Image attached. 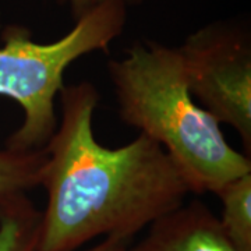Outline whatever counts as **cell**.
Returning a JSON list of instances; mask_svg holds the SVG:
<instances>
[{
  "label": "cell",
  "instance_id": "30bf717a",
  "mask_svg": "<svg viewBox=\"0 0 251 251\" xmlns=\"http://www.w3.org/2000/svg\"><path fill=\"white\" fill-rule=\"evenodd\" d=\"M131 243L125 242V240H119V239H102L98 244L91 246L87 249H81L78 251H128Z\"/></svg>",
  "mask_w": 251,
  "mask_h": 251
},
{
  "label": "cell",
  "instance_id": "8992f818",
  "mask_svg": "<svg viewBox=\"0 0 251 251\" xmlns=\"http://www.w3.org/2000/svg\"><path fill=\"white\" fill-rule=\"evenodd\" d=\"M41 211L21 194L0 205V251H35Z\"/></svg>",
  "mask_w": 251,
  "mask_h": 251
},
{
  "label": "cell",
  "instance_id": "5b68a950",
  "mask_svg": "<svg viewBox=\"0 0 251 251\" xmlns=\"http://www.w3.org/2000/svg\"><path fill=\"white\" fill-rule=\"evenodd\" d=\"M128 251H239L225 233L219 218L193 200L148 226V232Z\"/></svg>",
  "mask_w": 251,
  "mask_h": 251
},
{
  "label": "cell",
  "instance_id": "3957f363",
  "mask_svg": "<svg viewBox=\"0 0 251 251\" xmlns=\"http://www.w3.org/2000/svg\"><path fill=\"white\" fill-rule=\"evenodd\" d=\"M123 0H108L75 18L74 27L57 41L32 39L21 25L4 28L0 46V97L13 99L24 112L6 147L20 151L42 150L53 135L54 102L66 87L64 73L77 59L109 45L123 32L127 10Z\"/></svg>",
  "mask_w": 251,
  "mask_h": 251
},
{
  "label": "cell",
  "instance_id": "277c9868",
  "mask_svg": "<svg viewBox=\"0 0 251 251\" xmlns=\"http://www.w3.org/2000/svg\"><path fill=\"white\" fill-rule=\"evenodd\" d=\"M193 98L219 125L233 127L251 153V44L240 28L211 24L179 46Z\"/></svg>",
  "mask_w": 251,
  "mask_h": 251
},
{
  "label": "cell",
  "instance_id": "6da1fadb",
  "mask_svg": "<svg viewBox=\"0 0 251 251\" xmlns=\"http://www.w3.org/2000/svg\"><path fill=\"white\" fill-rule=\"evenodd\" d=\"M60 122L46 144L35 251H78L98 237L131 243L135 234L184 204L191 194L177 165L156 141L140 134L106 148L94 134L99 102L88 82L59 94Z\"/></svg>",
  "mask_w": 251,
  "mask_h": 251
},
{
  "label": "cell",
  "instance_id": "9c48e42d",
  "mask_svg": "<svg viewBox=\"0 0 251 251\" xmlns=\"http://www.w3.org/2000/svg\"><path fill=\"white\" fill-rule=\"evenodd\" d=\"M60 1L69 4V7L72 9L74 17L78 18L82 14H85L87 11L95 9L97 6L108 1V0H60ZM123 1L127 3V1H133V0H123Z\"/></svg>",
  "mask_w": 251,
  "mask_h": 251
},
{
  "label": "cell",
  "instance_id": "52a82bcc",
  "mask_svg": "<svg viewBox=\"0 0 251 251\" xmlns=\"http://www.w3.org/2000/svg\"><path fill=\"white\" fill-rule=\"evenodd\" d=\"M216 196L226 236L239 251H251V172L226 183Z\"/></svg>",
  "mask_w": 251,
  "mask_h": 251
},
{
  "label": "cell",
  "instance_id": "7a4b0ae2",
  "mask_svg": "<svg viewBox=\"0 0 251 251\" xmlns=\"http://www.w3.org/2000/svg\"><path fill=\"white\" fill-rule=\"evenodd\" d=\"M108 70L122 120L161 145L191 193L216 194L250 173V156L230 147L219 122L193 98L179 48L135 42Z\"/></svg>",
  "mask_w": 251,
  "mask_h": 251
},
{
  "label": "cell",
  "instance_id": "ba28073f",
  "mask_svg": "<svg viewBox=\"0 0 251 251\" xmlns=\"http://www.w3.org/2000/svg\"><path fill=\"white\" fill-rule=\"evenodd\" d=\"M46 161L45 148L20 151L0 150V205L7 200L39 187Z\"/></svg>",
  "mask_w": 251,
  "mask_h": 251
}]
</instances>
